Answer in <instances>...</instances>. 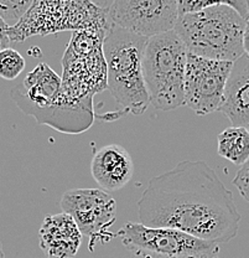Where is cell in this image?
<instances>
[{"label": "cell", "mask_w": 249, "mask_h": 258, "mask_svg": "<svg viewBox=\"0 0 249 258\" xmlns=\"http://www.w3.org/2000/svg\"><path fill=\"white\" fill-rule=\"evenodd\" d=\"M218 111L231 120L232 125H249V56L247 53L233 62Z\"/></svg>", "instance_id": "obj_13"}, {"label": "cell", "mask_w": 249, "mask_h": 258, "mask_svg": "<svg viewBox=\"0 0 249 258\" xmlns=\"http://www.w3.org/2000/svg\"><path fill=\"white\" fill-rule=\"evenodd\" d=\"M9 29L10 25H8V24L0 18V51L4 50V48L10 47V44H12Z\"/></svg>", "instance_id": "obj_19"}, {"label": "cell", "mask_w": 249, "mask_h": 258, "mask_svg": "<svg viewBox=\"0 0 249 258\" xmlns=\"http://www.w3.org/2000/svg\"><path fill=\"white\" fill-rule=\"evenodd\" d=\"M217 152L235 165L242 166L249 160V129L247 127L226 128L217 137Z\"/></svg>", "instance_id": "obj_14"}, {"label": "cell", "mask_w": 249, "mask_h": 258, "mask_svg": "<svg viewBox=\"0 0 249 258\" xmlns=\"http://www.w3.org/2000/svg\"><path fill=\"white\" fill-rule=\"evenodd\" d=\"M35 0H0V18L14 26L28 13Z\"/></svg>", "instance_id": "obj_17"}, {"label": "cell", "mask_w": 249, "mask_h": 258, "mask_svg": "<svg viewBox=\"0 0 249 258\" xmlns=\"http://www.w3.org/2000/svg\"><path fill=\"white\" fill-rule=\"evenodd\" d=\"M104 37L90 30L72 32L62 57V90L71 99L93 98L96 93L108 88Z\"/></svg>", "instance_id": "obj_6"}, {"label": "cell", "mask_w": 249, "mask_h": 258, "mask_svg": "<svg viewBox=\"0 0 249 258\" xmlns=\"http://www.w3.org/2000/svg\"><path fill=\"white\" fill-rule=\"evenodd\" d=\"M248 56H249V55H248Z\"/></svg>", "instance_id": "obj_24"}, {"label": "cell", "mask_w": 249, "mask_h": 258, "mask_svg": "<svg viewBox=\"0 0 249 258\" xmlns=\"http://www.w3.org/2000/svg\"><path fill=\"white\" fill-rule=\"evenodd\" d=\"M62 212L73 217L82 235L90 238V249L96 243L111 240L109 227L117 220V203L106 190L74 189L68 190L60 201Z\"/></svg>", "instance_id": "obj_8"}, {"label": "cell", "mask_w": 249, "mask_h": 258, "mask_svg": "<svg viewBox=\"0 0 249 258\" xmlns=\"http://www.w3.org/2000/svg\"><path fill=\"white\" fill-rule=\"evenodd\" d=\"M243 47H244V52L249 55V21L247 20V25H245L244 35H243Z\"/></svg>", "instance_id": "obj_20"}, {"label": "cell", "mask_w": 249, "mask_h": 258, "mask_svg": "<svg viewBox=\"0 0 249 258\" xmlns=\"http://www.w3.org/2000/svg\"><path fill=\"white\" fill-rule=\"evenodd\" d=\"M91 174L103 190L118 191L132 180L133 159L129 152L122 145H104L93 155Z\"/></svg>", "instance_id": "obj_11"}, {"label": "cell", "mask_w": 249, "mask_h": 258, "mask_svg": "<svg viewBox=\"0 0 249 258\" xmlns=\"http://www.w3.org/2000/svg\"><path fill=\"white\" fill-rule=\"evenodd\" d=\"M233 185L238 189L240 196L249 201V160L243 164L233 179Z\"/></svg>", "instance_id": "obj_18"}, {"label": "cell", "mask_w": 249, "mask_h": 258, "mask_svg": "<svg viewBox=\"0 0 249 258\" xmlns=\"http://www.w3.org/2000/svg\"><path fill=\"white\" fill-rule=\"evenodd\" d=\"M112 23L145 37L174 30L178 0H114L108 8Z\"/></svg>", "instance_id": "obj_10"}, {"label": "cell", "mask_w": 249, "mask_h": 258, "mask_svg": "<svg viewBox=\"0 0 249 258\" xmlns=\"http://www.w3.org/2000/svg\"><path fill=\"white\" fill-rule=\"evenodd\" d=\"M112 25L109 10L92 0H35L17 25L10 26L9 35L12 42L66 30H90L106 36Z\"/></svg>", "instance_id": "obj_5"}, {"label": "cell", "mask_w": 249, "mask_h": 258, "mask_svg": "<svg viewBox=\"0 0 249 258\" xmlns=\"http://www.w3.org/2000/svg\"><path fill=\"white\" fill-rule=\"evenodd\" d=\"M25 58L12 47L0 51V77L7 81L18 79L25 69Z\"/></svg>", "instance_id": "obj_16"}, {"label": "cell", "mask_w": 249, "mask_h": 258, "mask_svg": "<svg viewBox=\"0 0 249 258\" xmlns=\"http://www.w3.org/2000/svg\"><path fill=\"white\" fill-rule=\"evenodd\" d=\"M189 51L175 31L148 39L143 57V75L150 103L159 111L185 106V72Z\"/></svg>", "instance_id": "obj_4"}, {"label": "cell", "mask_w": 249, "mask_h": 258, "mask_svg": "<svg viewBox=\"0 0 249 258\" xmlns=\"http://www.w3.org/2000/svg\"><path fill=\"white\" fill-rule=\"evenodd\" d=\"M232 67L231 61L211 60L189 53L185 72V106L197 115L218 111Z\"/></svg>", "instance_id": "obj_9"}, {"label": "cell", "mask_w": 249, "mask_h": 258, "mask_svg": "<svg viewBox=\"0 0 249 258\" xmlns=\"http://www.w3.org/2000/svg\"><path fill=\"white\" fill-rule=\"evenodd\" d=\"M148 39L113 24L103 41L107 90L123 109L135 115L145 113L151 104L143 75Z\"/></svg>", "instance_id": "obj_3"}, {"label": "cell", "mask_w": 249, "mask_h": 258, "mask_svg": "<svg viewBox=\"0 0 249 258\" xmlns=\"http://www.w3.org/2000/svg\"><path fill=\"white\" fill-rule=\"evenodd\" d=\"M0 258H5V253H4V249H3L2 241H0Z\"/></svg>", "instance_id": "obj_21"}, {"label": "cell", "mask_w": 249, "mask_h": 258, "mask_svg": "<svg viewBox=\"0 0 249 258\" xmlns=\"http://www.w3.org/2000/svg\"><path fill=\"white\" fill-rule=\"evenodd\" d=\"M178 3L180 15L200 12V10L216 7V5H227L237 10L243 18L247 19L249 9L248 0H178Z\"/></svg>", "instance_id": "obj_15"}, {"label": "cell", "mask_w": 249, "mask_h": 258, "mask_svg": "<svg viewBox=\"0 0 249 258\" xmlns=\"http://www.w3.org/2000/svg\"><path fill=\"white\" fill-rule=\"evenodd\" d=\"M136 206L140 224L218 244L238 235L242 219L232 191L203 160H183L151 177Z\"/></svg>", "instance_id": "obj_1"}, {"label": "cell", "mask_w": 249, "mask_h": 258, "mask_svg": "<svg viewBox=\"0 0 249 258\" xmlns=\"http://www.w3.org/2000/svg\"><path fill=\"white\" fill-rule=\"evenodd\" d=\"M132 258H219V244L183 231L127 222L117 233Z\"/></svg>", "instance_id": "obj_7"}, {"label": "cell", "mask_w": 249, "mask_h": 258, "mask_svg": "<svg viewBox=\"0 0 249 258\" xmlns=\"http://www.w3.org/2000/svg\"><path fill=\"white\" fill-rule=\"evenodd\" d=\"M40 247L47 258H73L82 243V232L66 212L49 215L40 227Z\"/></svg>", "instance_id": "obj_12"}, {"label": "cell", "mask_w": 249, "mask_h": 258, "mask_svg": "<svg viewBox=\"0 0 249 258\" xmlns=\"http://www.w3.org/2000/svg\"><path fill=\"white\" fill-rule=\"evenodd\" d=\"M248 3H249V0H248ZM247 20L249 21V9H248V16H247Z\"/></svg>", "instance_id": "obj_22"}, {"label": "cell", "mask_w": 249, "mask_h": 258, "mask_svg": "<svg viewBox=\"0 0 249 258\" xmlns=\"http://www.w3.org/2000/svg\"><path fill=\"white\" fill-rule=\"evenodd\" d=\"M247 19L227 5H216L179 15L174 31L189 53L211 60L231 61L244 55L243 35Z\"/></svg>", "instance_id": "obj_2"}, {"label": "cell", "mask_w": 249, "mask_h": 258, "mask_svg": "<svg viewBox=\"0 0 249 258\" xmlns=\"http://www.w3.org/2000/svg\"><path fill=\"white\" fill-rule=\"evenodd\" d=\"M247 128H248V129H249V125H248V127H247Z\"/></svg>", "instance_id": "obj_23"}]
</instances>
